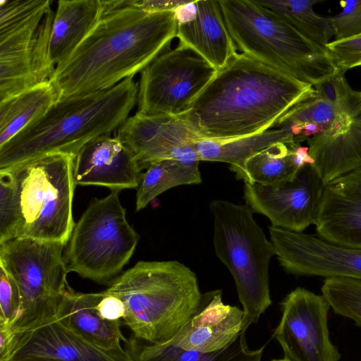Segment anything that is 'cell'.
Here are the masks:
<instances>
[{"mask_svg": "<svg viewBox=\"0 0 361 361\" xmlns=\"http://www.w3.org/2000/svg\"><path fill=\"white\" fill-rule=\"evenodd\" d=\"M119 191L94 198L75 224L64 251L69 271L111 284L135 252L139 235L128 224Z\"/></svg>", "mask_w": 361, "mask_h": 361, "instance_id": "obj_9", "label": "cell"}, {"mask_svg": "<svg viewBox=\"0 0 361 361\" xmlns=\"http://www.w3.org/2000/svg\"><path fill=\"white\" fill-rule=\"evenodd\" d=\"M328 55L337 73H345L361 66V34L346 39L333 40L326 47Z\"/></svg>", "mask_w": 361, "mask_h": 361, "instance_id": "obj_34", "label": "cell"}, {"mask_svg": "<svg viewBox=\"0 0 361 361\" xmlns=\"http://www.w3.org/2000/svg\"><path fill=\"white\" fill-rule=\"evenodd\" d=\"M313 85L238 53L181 115L200 139L233 140L263 133L302 100Z\"/></svg>", "mask_w": 361, "mask_h": 361, "instance_id": "obj_2", "label": "cell"}, {"mask_svg": "<svg viewBox=\"0 0 361 361\" xmlns=\"http://www.w3.org/2000/svg\"><path fill=\"white\" fill-rule=\"evenodd\" d=\"M18 212L8 173L0 170V243L16 238Z\"/></svg>", "mask_w": 361, "mask_h": 361, "instance_id": "obj_33", "label": "cell"}, {"mask_svg": "<svg viewBox=\"0 0 361 361\" xmlns=\"http://www.w3.org/2000/svg\"><path fill=\"white\" fill-rule=\"evenodd\" d=\"M185 1L178 0H144L138 1L137 6L149 13L173 11L179 6L185 4Z\"/></svg>", "mask_w": 361, "mask_h": 361, "instance_id": "obj_39", "label": "cell"}, {"mask_svg": "<svg viewBox=\"0 0 361 361\" xmlns=\"http://www.w3.org/2000/svg\"><path fill=\"white\" fill-rule=\"evenodd\" d=\"M269 228L276 256L287 272L361 280V248L336 245L318 235L273 226Z\"/></svg>", "mask_w": 361, "mask_h": 361, "instance_id": "obj_15", "label": "cell"}, {"mask_svg": "<svg viewBox=\"0 0 361 361\" xmlns=\"http://www.w3.org/2000/svg\"><path fill=\"white\" fill-rule=\"evenodd\" d=\"M342 11L331 17L336 40L361 34V0L340 2Z\"/></svg>", "mask_w": 361, "mask_h": 361, "instance_id": "obj_36", "label": "cell"}, {"mask_svg": "<svg viewBox=\"0 0 361 361\" xmlns=\"http://www.w3.org/2000/svg\"><path fill=\"white\" fill-rule=\"evenodd\" d=\"M104 14L101 0H60L52 23L49 56L56 66L67 59Z\"/></svg>", "mask_w": 361, "mask_h": 361, "instance_id": "obj_23", "label": "cell"}, {"mask_svg": "<svg viewBox=\"0 0 361 361\" xmlns=\"http://www.w3.org/2000/svg\"><path fill=\"white\" fill-rule=\"evenodd\" d=\"M219 1L228 32L242 53L313 86L337 73L325 47L256 0Z\"/></svg>", "mask_w": 361, "mask_h": 361, "instance_id": "obj_5", "label": "cell"}, {"mask_svg": "<svg viewBox=\"0 0 361 361\" xmlns=\"http://www.w3.org/2000/svg\"><path fill=\"white\" fill-rule=\"evenodd\" d=\"M201 182L198 166H188L170 159L152 163L144 173L137 188L136 211L145 208L156 197L169 189Z\"/></svg>", "mask_w": 361, "mask_h": 361, "instance_id": "obj_29", "label": "cell"}, {"mask_svg": "<svg viewBox=\"0 0 361 361\" xmlns=\"http://www.w3.org/2000/svg\"><path fill=\"white\" fill-rule=\"evenodd\" d=\"M137 0L104 13L50 80L60 99L109 89L141 73L170 49L176 37L174 11L149 13Z\"/></svg>", "mask_w": 361, "mask_h": 361, "instance_id": "obj_1", "label": "cell"}, {"mask_svg": "<svg viewBox=\"0 0 361 361\" xmlns=\"http://www.w3.org/2000/svg\"><path fill=\"white\" fill-rule=\"evenodd\" d=\"M49 0L0 1V102L50 80Z\"/></svg>", "mask_w": 361, "mask_h": 361, "instance_id": "obj_8", "label": "cell"}, {"mask_svg": "<svg viewBox=\"0 0 361 361\" xmlns=\"http://www.w3.org/2000/svg\"><path fill=\"white\" fill-rule=\"evenodd\" d=\"M354 118L315 94L295 105L271 128L290 129L306 124H316L324 132H331L347 126Z\"/></svg>", "mask_w": 361, "mask_h": 361, "instance_id": "obj_30", "label": "cell"}, {"mask_svg": "<svg viewBox=\"0 0 361 361\" xmlns=\"http://www.w3.org/2000/svg\"><path fill=\"white\" fill-rule=\"evenodd\" d=\"M60 99L51 80L0 102V147L42 116Z\"/></svg>", "mask_w": 361, "mask_h": 361, "instance_id": "obj_26", "label": "cell"}, {"mask_svg": "<svg viewBox=\"0 0 361 361\" xmlns=\"http://www.w3.org/2000/svg\"><path fill=\"white\" fill-rule=\"evenodd\" d=\"M217 70L190 48L179 44L157 56L141 73L137 113L179 116Z\"/></svg>", "mask_w": 361, "mask_h": 361, "instance_id": "obj_11", "label": "cell"}, {"mask_svg": "<svg viewBox=\"0 0 361 361\" xmlns=\"http://www.w3.org/2000/svg\"><path fill=\"white\" fill-rule=\"evenodd\" d=\"M302 35L325 47L334 36L331 17H324L313 10L317 0H268L257 1Z\"/></svg>", "mask_w": 361, "mask_h": 361, "instance_id": "obj_28", "label": "cell"}, {"mask_svg": "<svg viewBox=\"0 0 361 361\" xmlns=\"http://www.w3.org/2000/svg\"><path fill=\"white\" fill-rule=\"evenodd\" d=\"M122 300V320L132 336L159 344L170 341L202 297L195 274L178 261H140L104 290Z\"/></svg>", "mask_w": 361, "mask_h": 361, "instance_id": "obj_4", "label": "cell"}, {"mask_svg": "<svg viewBox=\"0 0 361 361\" xmlns=\"http://www.w3.org/2000/svg\"><path fill=\"white\" fill-rule=\"evenodd\" d=\"M282 317L274 332L287 361H339L329 338L330 306L322 295L298 287L281 303Z\"/></svg>", "mask_w": 361, "mask_h": 361, "instance_id": "obj_12", "label": "cell"}, {"mask_svg": "<svg viewBox=\"0 0 361 361\" xmlns=\"http://www.w3.org/2000/svg\"><path fill=\"white\" fill-rule=\"evenodd\" d=\"M308 150V147L298 143H274L250 157L235 172L236 178L271 186L291 181L305 164L314 163Z\"/></svg>", "mask_w": 361, "mask_h": 361, "instance_id": "obj_24", "label": "cell"}, {"mask_svg": "<svg viewBox=\"0 0 361 361\" xmlns=\"http://www.w3.org/2000/svg\"><path fill=\"white\" fill-rule=\"evenodd\" d=\"M197 12L189 21L178 24L176 37L217 71L238 52L225 23L219 1H196Z\"/></svg>", "mask_w": 361, "mask_h": 361, "instance_id": "obj_20", "label": "cell"}, {"mask_svg": "<svg viewBox=\"0 0 361 361\" xmlns=\"http://www.w3.org/2000/svg\"><path fill=\"white\" fill-rule=\"evenodd\" d=\"M12 361H133L126 349L106 350L57 320L23 334Z\"/></svg>", "mask_w": 361, "mask_h": 361, "instance_id": "obj_19", "label": "cell"}, {"mask_svg": "<svg viewBox=\"0 0 361 361\" xmlns=\"http://www.w3.org/2000/svg\"><path fill=\"white\" fill-rule=\"evenodd\" d=\"M296 143L289 129H269L263 133L233 140L199 139L195 147L200 161L230 164V170L240 169L252 156L276 143Z\"/></svg>", "mask_w": 361, "mask_h": 361, "instance_id": "obj_27", "label": "cell"}, {"mask_svg": "<svg viewBox=\"0 0 361 361\" xmlns=\"http://www.w3.org/2000/svg\"><path fill=\"white\" fill-rule=\"evenodd\" d=\"M221 295L220 290L202 293L195 312L169 341L200 352L219 350L233 342L243 331V311L224 304Z\"/></svg>", "mask_w": 361, "mask_h": 361, "instance_id": "obj_18", "label": "cell"}, {"mask_svg": "<svg viewBox=\"0 0 361 361\" xmlns=\"http://www.w3.org/2000/svg\"><path fill=\"white\" fill-rule=\"evenodd\" d=\"M21 310L19 288L13 279L0 266V322L13 326Z\"/></svg>", "mask_w": 361, "mask_h": 361, "instance_id": "obj_35", "label": "cell"}, {"mask_svg": "<svg viewBox=\"0 0 361 361\" xmlns=\"http://www.w3.org/2000/svg\"><path fill=\"white\" fill-rule=\"evenodd\" d=\"M66 244L28 238L0 243V266L13 279L21 297L20 314L13 326L21 333L56 321L69 272Z\"/></svg>", "mask_w": 361, "mask_h": 361, "instance_id": "obj_10", "label": "cell"}, {"mask_svg": "<svg viewBox=\"0 0 361 361\" xmlns=\"http://www.w3.org/2000/svg\"><path fill=\"white\" fill-rule=\"evenodd\" d=\"M100 293L101 298L96 306L99 314L109 321L122 322L126 314V308L122 300L104 290Z\"/></svg>", "mask_w": 361, "mask_h": 361, "instance_id": "obj_38", "label": "cell"}, {"mask_svg": "<svg viewBox=\"0 0 361 361\" xmlns=\"http://www.w3.org/2000/svg\"><path fill=\"white\" fill-rule=\"evenodd\" d=\"M245 331L226 347L212 352H200L178 348L169 341L152 344L133 336L126 339L124 348L133 361H261L264 345L250 350L246 342Z\"/></svg>", "mask_w": 361, "mask_h": 361, "instance_id": "obj_25", "label": "cell"}, {"mask_svg": "<svg viewBox=\"0 0 361 361\" xmlns=\"http://www.w3.org/2000/svg\"><path fill=\"white\" fill-rule=\"evenodd\" d=\"M209 208L215 253L235 281L243 307L242 329L246 332L271 304L269 265L276 250L248 206L214 200Z\"/></svg>", "mask_w": 361, "mask_h": 361, "instance_id": "obj_7", "label": "cell"}, {"mask_svg": "<svg viewBox=\"0 0 361 361\" xmlns=\"http://www.w3.org/2000/svg\"><path fill=\"white\" fill-rule=\"evenodd\" d=\"M307 141L312 165L325 185L361 168V114L339 130Z\"/></svg>", "mask_w": 361, "mask_h": 361, "instance_id": "obj_22", "label": "cell"}, {"mask_svg": "<svg viewBox=\"0 0 361 361\" xmlns=\"http://www.w3.org/2000/svg\"><path fill=\"white\" fill-rule=\"evenodd\" d=\"M101 293H83L70 286L63 295L56 319L67 329L87 342L106 350H120L126 339L123 335L122 322L104 319L97 310Z\"/></svg>", "mask_w": 361, "mask_h": 361, "instance_id": "obj_21", "label": "cell"}, {"mask_svg": "<svg viewBox=\"0 0 361 361\" xmlns=\"http://www.w3.org/2000/svg\"><path fill=\"white\" fill-rule=\"evenodd\" d=\"M131 151L116 136H101L76 154L75 185H100L111 191L139 187L144 173Z\"/></svg>", "mask_w": 361, "mask_h": 361, "instance_id": "obj_16", "label": "cell"}, {"mask_svg": "<svg viewBox=\"0 0 361 361\" xmlns=\"http://www.w3.org/2000/svg\"><path fill=\"white\" fill-rule=\"evenodd\" d=\"M137 92L138 84L128 78L107 90L61 98L0 147V170L47 154L76 155L89 142L118 129L137 103Z\"/></svg>", "mask_w": 361, "mask_h": 361, "instance_id": "obj_3", "label": "cell"}, {"mask_svg": "<svg viewBox=\"0 0 361 361\" xmlns=\"http://www.w3.org/2000/svg\"><path fill=\"white\" fill-rule=\"evenodd\" d=\"M23 333L0 322V361H12Z\"/></svg>", "mask_w": 361, "mask_h": 361, "instance_id": "obj_37", "label": "cell"}, {"mask_svg": "<svg viewBox=\"0 0 361 361\" xmlns=\"http://www.w3.org/2000/svg\"><path fill=\"white\" fill-rule=\"evenodd\" d=\"M314 87L317 95L329 101L348 116L355 118L361 114V91L354 90L345 75L336 73Z\"/></svg>", "mask_w": 361, "mask_h": 361, "instance_id": "obj_32", "label": "cell"}, {"mask_svg": "<svg viewBox=\"0 0 361 361\" xmlns=\"http://www.w3.org/2000/svg\"><path fill=\"white\" fill-rule=\"evenodd\" d=\"M325 185L312 164L295 178L276 185L245 183L244 198L252 212L266 216L271 226L302 232L314 224Z\"/></svg>", "mask_w": 361, "mask_h": 361, "instance_id": "obj_14", "label": "cell"}, {"mask_svg": "<svg viewBox=\"0 0 361 361\" xmlns=\"http://www.w3.org/2000/svg\"><path fill=\"white\" fill-rule=\"evenodd\" d=\"M314 225L319 237L361 248V168L324 186Z\"/></svg>", "mask_w": 361, "mask_h": 361, "instance_id": "obj_17", "label": "cell"}, {"mask_svg": "<svg viewBox=\"0 0 361 361\" xmlns=\"http://www.w3.org/2000/svg\"><path fill=\"white\" fill-rule=\"evenodd\" d=\"M75 156L47 154L1 169L8 173L13 186L18 212L16 238L67 245L75 226Z\"/></svg>", "mask_w": 361, "mask_h": 361, "instance_id": "obj_6", "label": "cell"}, {"mask_svg": "<svg viewBox=\"0 0 361 361\" xmlns=\"http://www.w3.org/2000/svg\"><path fill=\"white\" fill-rule=\"evenodd\" d=\"M322 293L336 314L353 320L361 327V280L327 278L323 282Z\"/></svg>", "mask_w": 361, "mask_h": 361, "instance_id": "obj_31", "label": "cell"}, {"mask_svg": "<svg viewBox=\"0 0 361 361\" xmlns=\"http://www.w3.org/2000/svg\"><path fill=\"white\" fill-rule=\"evenodd\" d=\"M116 137L131 151L142 170L162 160L188 166H198L200 161L195 147L200 137L182 116L136 112L118 128Z\"/></svg>", "mask_w": 361, "mask_h": 361, "instance_id": "obj_13", "label": "cell"}, {"mask_svg": "<svg viewBox=\"0 0 361 361\" xmlns=\"http://www.w3.org/2000/svg\"><path fill=\"white\" fill-rule=\"evenodd\" d=\"M272 361H287V360L283 359V360H274Z\"/></svg>", "mask_w": 361, "mask_h": 361, "instance_id": "obj_40", "label": "cell"}]
</instances>
